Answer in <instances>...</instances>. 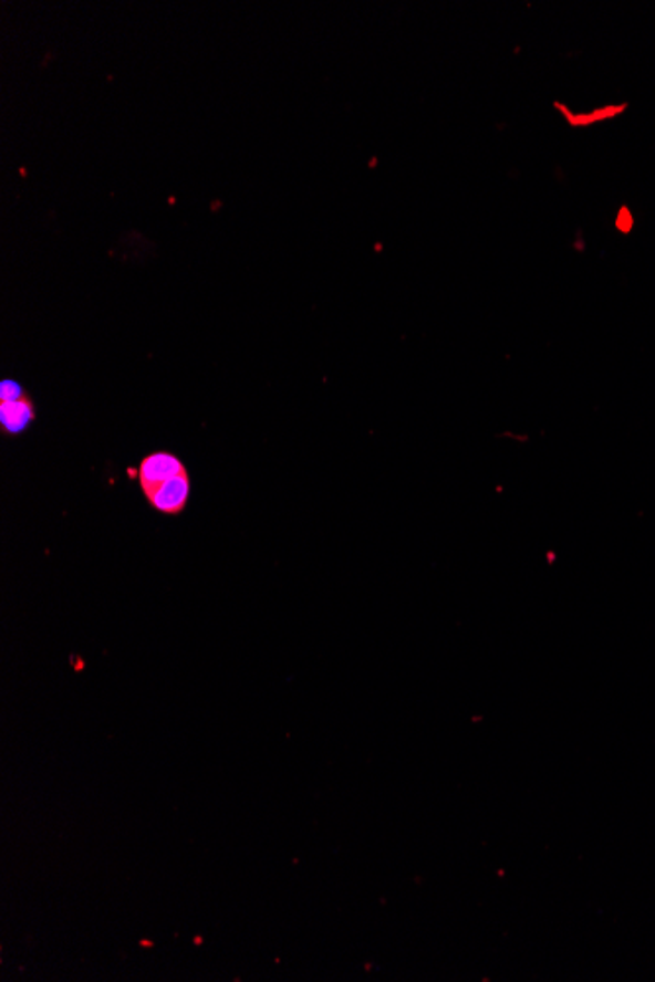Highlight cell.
Instances as JSON below:
<instances>
[{
  "mask_svg": "<svg viewBox=\"0 0 655 982\" xmlns=\"http://www.w3.org/2000/svg\"><path fill=\"white\" fill-rule=\"evenodd\" d=\"M190 492H193L190 474L183 473L173 477L165 483L149 487L146 491H142V494L149 504V509H154L165 516H181L189 506Z\"/></svg>",
  "mask_w": 655,
  "mask_h": 982,
  "instance_id": "cell-1",
  "label": "cell"
},
{
  "mask_svg": "<svg viewBox=\"0 0 655 982\" xmlns=\"http://www.w3.org/2000/svg\"><path fill=\"white\" fill-rule=\"evenodd\" d=\"M132 479L138 481L139 491H146L149 487L165 483L177 474L189 473L181 457L171 451H152L139 461L136 469H129Z\"/></svg>",
  "mask_w": 655,
  "mask_h": 982,
  "instance_id": "cell-2",
  "label": "cell"
},
{
  "mask_svg": "<svg viewBox=\"0 0 655 982\" xmlns=\"http://www.w3.org/2000/svg\"><path fill=\"white\" fill-rule=\"evenodd\" d=\"M38 418V408L30 395H24L18 400L0 403V431L7 438H18L27 433Z\"/></svg>",
  "mask_w": 655,
  "mask_h": 982,
  "instance_id": "cell-3",
  "label": "cell"
},
{
  "mask_svg": "<svg viewBox=\"0 0 655 982\" xmlns=\"http://www.w3.org/2000/svg\"><path fill=\"white\" fill-rule=\"evenodd\" d=\"M27 395V390L14 379L0 380V403H9V400H18Z\"/></svg>",
  "mask_w": 655,
  "mask_h": 982,
  "instance_id": "cell-4",
  "label": "cell"
}]
</instances>
